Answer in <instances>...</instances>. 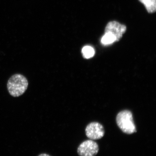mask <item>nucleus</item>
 Segmentation results:
<instances>
[{"mask_svg": "<svg viewBox=\"0 0 156 156\" xmlns=\"http://www.w3.org/2000/svg\"><path fill=\"white\" fill-rule=\"evenodd\" d=\"M28 85V80L25 76L21 74H15L9 78L7 89L11 96L18 97L25 93Z\"/></svg>", "mask_w": 156, "mask_h": 156, "instance_id": "nucleus-1", "label": "nucleus"}, {"mask_svg": "<svg viewBox=\"0 0 156 156\" xmlns=\"http://www.w3.org/2000/svg\"><path fill=\"white\" fill-rule=\"evenodd\" d=\"M116 122L120 129L126 134H132L136 132L133 115L129 111L120 112L116 117Z\"/></svg>", "mask_w": 156, "mask_h": 156, "instance_id": "nucleus-2", "label": "nucleus"}, {"mask_svg": "<svg viewBox=\"0 0 156 156\" xmlns=\"http://www.w3.org/2000/svg\"><path fill=\"white\" fill-rule=\"evenodd\" d=\"M99 147L97 143L92 140H85L78 148L77 153L80 156H95L98 153Z\"/></svg>", "mask_w": 156, "mask_h": 156, "instance_id": "nucleus-3", "label": "nucleus"}, {"mask_svg": "<svg viewBox=\"0 0 156 156\" xmlns=\"http://www.w3.org/2000/svg\"><path fill=\"white\" fill-rule=\"evenodd\" d=\"M86 134L87 137L92 140L101 139L105 135L104 128L100 123L92 122L87 126Z\"/></svg>", "mask_w": 156, "mask_h": 156, "instance_id": "nucleus-4", "label": "nucleus"}, {"mask_svg": "<svg viewBox=\"0 0 156 156\" xmlns=\"http://www.w3.org/2000/svg\"><path fill=\"white\" fill-rule=\"evenodd\" d=\"M126 26L121 24L115 21H111L107 25L105 29V33H109L115 37L116 41L122 38L123 34L126 32Z\"/></svg>", "mask_w": 156, "mask_h": 156, "instance_id": "nucleus-5", "label": "nucleus"}, {"mask_svg": "<svg viewBox=\"0 0 156 156\" xmlns=\"http://www.w3.org/2000/svg\"><path fill=\"white\" fill-rule=\"evenodd\" d=\"M145 6L146 9L149 13H153L156 10V0H139Z\"/></svg>", "mask_w": 156, "mask_h": 156, "instance_id": "nucleus-6", "label": "nucleus"}, {"mask_svg": "<svg viewBox=\"0 0 156 156\" xmlns=\"http://www.w3.org/2000/svg\"><path fill=\"white\" fill-rule=\"evenodd\" d=\"M116 41L115 37L109 33H105L101 40V43L104 45L111 44L114 42Z\"/></svg>", "mask_w": 156, "mask_h": 156, "instance_id": "nucleus-7", "label": "nucleus"}, {"mask_svg": "<svg viewBox=\"0 0 156 156\" xmlns=\"http://www.w3.org/2000/svg\"><path fill=\"white\" fill-rule=\"evenodd\" d=\"M83 57L85 58H92L95 55V51L93 48L90 46H85L82 50Z\"/></svg>", "mask_w": 156, "mask_h": 156, "instance_id": "nucleus-8", "label": "nucleus"}, {"mask_svg": "<svg viewBox=\"0 0 156 156\" xmlns=\"http://www.w3.org/2000/svg\"><path fill=\"white\" fill-rule=\"evenodd\" d=\"M38 156H50L48 154H41L39 155Z\"/></svg>", "mask_w": 156, "mask_h": 156, "instance_id": "nucleus-9", "label": "nucleus"}]
</instances>
